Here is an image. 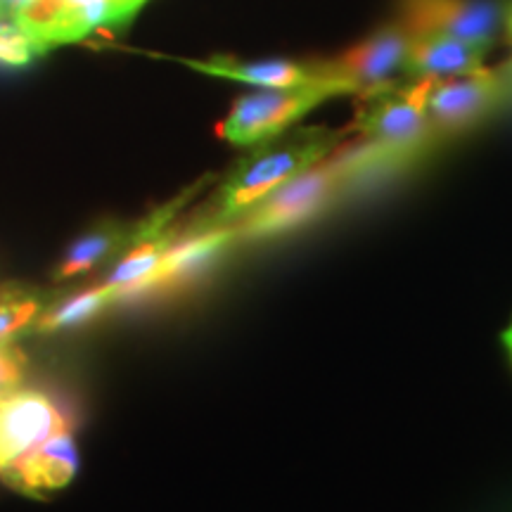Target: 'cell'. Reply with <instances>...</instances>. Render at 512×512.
<instances>
[{
    "label": "cell",
    "instance_id": "cell-2",
    "mask_svg": "<svg viewBox=\"0 0 512 512\" xmlns=\"http://www.w3.org/2000/svg\"><path fill=\"white\" fill-rule=\"evenodd\" d=\"M356 183L347 152H335L325 162L311 166L304 174L268 192L238 221L230 223L238 242H256L278 238L306 226L342 195L347 185Z\"/></svg>",
    "mask_w": 512,
    "mask_h": 512
},
{
    "label": "cell",
    "instance_id": "cell-17",
    "mask_svg": "<svg viewBox=\"0 0 512 512\" xmlns=\"http://www.w3.org/2000/svg\"><path fill=\"white\" fill-rule=\"evenodd\" d=\"M24 370H27V356L17 347L15 339L0 344V392L19 387Z\"/></svg>",
    "mask_w": 512,
    "mask_h": 512
},
{
    "label": "cell",
    "instance_id": "cell-15",
    "mask_svg": "<svg viewBox=\"0 0 512 512\" xmlns=\"http://www.w3.org/2000/svg\"><path fill=\"white\" fill-rule=\"evenodd\" d=\"M43 311L46 299L36 290H24L19 285L0 287V344L12 342L19 332L34 328Z\"/></svg>",
    "mask_w": 512,
    "mask_h": 512
},
{
    "label": "cell",
    "instance_id": "cell-6",
    "mask_svg": "<svg viewBox=\"0 0 512 512\" xmlns=\"http://www.w3.org/2000/svg\"><path fill=\"white\" fill-rule=\"evenodd\" d=\"M195 190L197 185L195 188H190V192H183L181 197H176L171 204L157 209L155 214H150L143 221H133V223L105 221L100 223V226H95L93 230H88L86 235H81V238L67 249L60 268H57L55 278L69 280V278H76V275L93 271V268L107 264L110 259H117L119 254L131 252L133 247L140 245V242L164 233L166 228H171V221L176 219L178 211L185 207V202L190 200Z\"/></svg>",
    "mask_w": 512,
    "mask_h": 512
},
{
    "label": "cell",
    "instance_id": "cell-22",
    "mask_svg": "<svg viewBox=\"0 0 512 512\" xmlns=\"http://www.w3.org/2000/svg\"><path fill=\"white\" fill-rule=\"evenodd\" d=\"M0 12H5V5H3V0H0Z\"/></svg>",
    "mask_w": 512,
    "mask_h": 512
},
{
    "label": "cell",
    "instance_id": "cell-12",
    "mask_svg": "<svg viewBox=\"0 0 512 512\" xmlns=\"http://www.w3.org/2000/svg\"><path fill=\"white\" fill-rule=\"evenodd\" d=\"M190 69L221 76V79H233L242 83H252L259 88H297L311 86L328 79H342L337 76L332 62H290V60H266V62H240L233 57H214V60H185Z\"/></svg>",
    "mask_w": 512,
    "mask_h": 512
},
{
    "label": "cell",
    "instance_id": "cell-21",
    "mask_svg": "<svg viewBox=\"0 0 512 512\" xmlns=\"http://www.w3.org/2000/svg\"><path fill=\"white\" fill-rule=\"evenodd\" d=\"M503 347H505V351H508V356H510V361H512V323L508 325V330L503 332Z\"/></svg>",
    "mask_w": 512,
    "mask_h": 512
},
{
    "label": "cell",
    "instance_id": "cell-5",
    "mask_svg": "<svg viewBox=\"0 0 512 512\" xmlns=\"http://www.w3.org/2000/svg\"><path fill=\"white\" fill-rule=\"evenodd\" d=\"M399 8L413 36H451L491 50L503 34L505 3L498 0H401Z\"/></svg>",
    "mask_w": 512,
    "mask_h": 512
},
{
    "label": "cell",
    "instance_id": "cell-13",
    "mask_svg": "<svg viewBox=\"0 0 512 512\" xmlns=\"http://www.w3.org/2000/svg\"><path fill=\"white\" fill-rule=\"evenodd\" d=\"M489 50L451 36H413L401 74L406 79H456L484 69Z\"/></svg>",
    "mask_w": 512,
    "mask_h": 512
},
{
    "label": "cell",
    "instance_id": "cell-9",
    "mask_svg": "<svg viewBox=\"0 0 512 512\" xmlns=\"http://www.w3.org/2000/svg\"><path fill=\"white\" fill-rule=\"evenodd\" d=\"M238 245L233 226L219 228H192L185 226L176 230V238L166 249L162 261H159L155 273L145 278L133 294H147L152 290H164V287H181L197 275L207 271L228 247Z\"/></svg>",
    "mask_w": 512,
    "mask_h": 512
},
{
    "label": "cell",
    "instance_id": "cell-20",
    "mask_svg": "<svg viewBox=\"0 0 512 512\" xmlns=\"http://www.w3.org/2000/svg\"><path fill=\"white\" fill-rule=\"evenodd\" d=\"M27 3H31V0H3L5 10H8L10 15H12V12H17L19 8H24V5H27Z\"/></svg>",
    "mask_w": 512,
    "mask_h": 512
},
{
    "label": "cell",
    "instance_id": "cell-18",
    "mask_svg": "<svg viewBox=\"0 0 512 512\" xmlns=\"http://www.w3.org/2000/svg\"><path fill=\"white\" fill-rule=\"evenodd\" d=\"M145 0H67L69 8H86V5H107V8L117 10L119 17L128 22L133 15H136L140 5H143Z\"/></svg>",
    "mask_w": 512,
    "mask_h": 512
},
{
    "label": "cell",
    "instance_id": "cell-14",
    "mask_svg": "<svg viewBox=\"0 0 512 512\" xmlns=\"http://www.w3.org/2000/svg\"><path fill=\"white\" fill-rule=\"evenodd\" d=\"M114 302H119L117 294H114L107 285H98L93 290L79 292L76 297H69L67 302L53 306V309L43 311L38 316L36 330L41 332H60V330H72L79 325L88 323V320L98 318L102 311L110 309Z\"/></svg>",
    "mask_w": 512,
    "mask_h": 512
},
{
    "label": "cell",
    "instance_id": "cell-3",
    "mask_svg": "<svg viewBox=\"0 0 512 512\" xmlns=\"http://www.w3.org/2000/svg\"><path fill=\"white\" fill-rule=\"evenodd\" d=\"M437 79L387 81L358 95L354 131L380 147L396 164L418 155L434 138L427 119V100Z\"/></svg>",
    "mask_w": 512,
    "mask_h": 512
},
{
    "label": "cell",
    "instance_id": "cell-1",
    "mask_svg": "<svg viewBox=\"0 0 512 512\" xmlns=\"http://www.w3.org/2000/svg\"><path fill=\"white\" fill-rule=\"evenodd\" d=\"M342 140L344 131L311 126L292 133H280L278 138L259 143L256 150L233 166L221 188L197 211V216L188 226H230L256 202L264 200L268 192L335 155Z\"/></svg>",
    "mask_w": 512,
    "mask_h": 512
},
{
    "label": "cell",
    "instance_id": "cell-10",
    "mask_svg": "<svg viewBox=\"0 0 512 512\" xmlns=\"http://www.w3.org/2000/svg\"><path fill=\"white\" fill-rule=\"evenodd\" d=\"M413 34L401 22L387 24L366 41L347 50L339 60L332 62L337 76L347 79L356 88V95L394 81V74L401 72L406 62Z\"/></svg>",
    "mask_w": 512,
    "mask_h": 512
},
{
    "label": "cell",
    "instance_id": "cell-19",
    "mask_svg": "<svg viewBox=\"0 0 512 512\" xmlns=\"http://www.w3.org/2000/svg\"><path fill=\"white\" fill-rule=\"evenodd\" d=\"M503 34L508 36V41L512 43V0L505 3V24H503ZM505 74H508V79L512 83V62L505 67Z\"/></svg>",
    "mask_w": 512,
    "mask_h": 512
},
{
    "label": "cell",
    "instance_id": "cell-11",
    "mask_svg": "<svg viewBox=\"0 0 512 512\" xmlns=\"http://www.w3.org/2000/svg\"><path fill=\"white\" fill-rule=\"evenodd\" d=\"M79 470V453L72 430H62L41 441L34 451L19 458L15 465L3 472V482L31 498L55 494L72 482Z\"/></svg>",
    "mask_w": 512,
    "mask_h": 512
},
{
    "label": "cell",
    "instance_id": "cell-4",
    "mask_svg": "<svg viewBox=\"0 0 512 512\" xmlns=\"http://www.w3.org/2000/svg\"><path fill=\"white\" fill-rule=\"evenodd\" d=\"M337 95H356V88L347 79H328L297 88H261L235 102L219 126V136L240 147L266 143Z\"/></svg>",
    "mask_w": 512,
    "mask_h": 512
},
{
    "label": "cell",
    "instance_id": "cell-8",
    "mask_svg": "<svg viewBox=\"0 0 512 512\" xmlns=\"http://www.w3.org/2000/svg\"><path fill=\"white\" fill-rule=\"evenodd\" d=\"M69 430L60 408L36 389L0 392V475L53 434Z\"/></svg>",
    "mask_w": 512,
    "mask_h": 512
},
{
    "label": "cell",
    "instance_id": "cell-16",
    "mask_svg": "<svg viewBox=\"0 0 512 512\" xmlns=\"http://www.w3.org/2000/svg\"><path fill=\"white\" fill-rule=\"evenodd\" d=\"M38 55L34 43L17 27L8 10L0 12V64L5 67H27Z\"/></svg>",
    "mask_w": 512,
    "mask_h": 512
},
{
    "label": "cell",
    "instance_id": "cell-7",
    "mask_svg": "<svg viewBox=\"0 0 512 512\" xmlns=\"http://www.w3.org/2000/svg\"><path fill=\"white\" fill-rule=\"evenodd\" d=\"M512 86L505 69H479L475 74L434 81L427 100V119L437 136H451L484 119Z\"/></svg>",
    "mask_w": 512,
    "mask_h": 512
}]
</instances>
